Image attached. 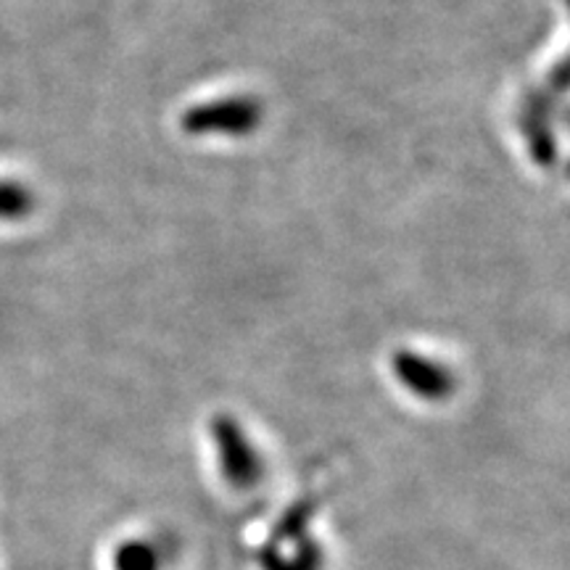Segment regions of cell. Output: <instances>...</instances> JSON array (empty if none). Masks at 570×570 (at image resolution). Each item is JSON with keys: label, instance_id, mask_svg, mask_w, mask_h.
<instances>
[{"label": "cell", "instance_id": "obj_1", "mask_svg": "<svg viewBox=\"0 0 570 570\" xmlns=\"http://www.w3.org/2000/svg\"><path fill=\"white\" fill-rule=\"evenodd\" d=\"M265 119V106L252 96H225L217 101L198 104L183 114L180 125L188 135H223L244 138L256 132Z\"/></svg>", "mask_w": 570, "mask_h": 570}, {"label": "cell", "instance_id": "obj_2", "mask_svg": "<svg viewBox=\"0 0 570 570\" xmlns=\"http://www.w3.org/2000/svg\"><path fill=\"white\" fill-rule=\"evenodd\" d=\"M391 370H394L396 381L402 383L410 394L428 402H444L458 389V377L452 367L444 362H436L433 356L412 352V348H399L391 356Z\"/></svg>", "mask_w": 570, "mask_h": 570}, {"label": "cell", "instance_id": "obj_3", "mask_svg": "<svg viewBox=\"0 0 570 570\" xmlns=\"http://www.w3.org/2000/svg\"><path fill=\"white\" fill-rule=\"evenodd\" d=\"M214 441H217L219 462H223V473L227 481L240 483V487H248V483H256L262 475V460L259 452L252 446V441L246 439L244 428L238 425V420L219 415L214 417L212 423Z\"/></svg>", "mask_w": 570, "mask_h": 570}, {"label": "cell", "instance_id": "obj_4", "mask_svg": "<svg viewBox=\"0 0 570 570\" xmlns=\"http://www.w3.org/2000/svg\"><path fill=\"white\" fill-rule=\"evenodd\" d=\"M523 130L525 138H529V146L537 161L547 164L554 159V138H552V125L550 117H547V106L533 101L529 109H525L523 117Z\"/></svg>", "mask_w": 570, "mask_h": 570}, {"label": "cell", "instance_id": "obj_5", "mask_svg": "<svg viewBox=\"0 0 570 570\" xmlns=\"http://www.w3.org/2000/svg\"><path fill=\"white\" fill-rule=\"evenodd\" d=\"M38 206L32 188L17 180H0V223L27 219Z\"/></svg>", "mask_w": 570, "mask_h": 570}, {"label": "cell", "instance_id": "obj_6", "mask_svg": "<svg viewBox=\"0 0 570 570\" xmlns=\"http://www.w3.org/2000/svg\"><path fill=\"white\" fill-rule=\"evenodd\" d=\"M568 3V9H570V0H566ZM552 85L558 90H566V88H570V59L562 63V67H558L554 69V75H552Z\"/></svg>", "mask_w": 570, "mask_h": 570}]
</instances>
